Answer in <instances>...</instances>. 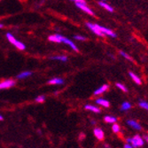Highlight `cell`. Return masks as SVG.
<instances>
[{"label":"cell","instance_id":"4dcf8cb0","mask_svg":"<svg viewBox=\"0 0 148 148\" xmlns=\"http://www.w3.org/2000/svg\"><path fill=\"white\" fill-rule=\"evenodd\" d=\"M145 139H146V141H147V142H148V135H147V136H146V137H145Z\"/></svg>","mask_w":148,"mask_h":148},{"label":"cell","instance_id":"9a60e30c","mask_svg":"<svg viewBox=\"0 0 148 148\" xmlns=\"http://www.w3.org/2000/svg\"><path fill=\"white\" fill-rule=\"evenodd\" d=\"M32 75V72L30 71H25V72H21L18 75H17V78L18 79H25L27 77H29Z\"/></svg>","mask_w":148,"mask_h":148},{"label":"cell","instance_id":"5b68a950","mask_svg":"<svg viewBox=\"0 0 148 148\" xmlns=\"http://www.w3.org/2000/svg\"><path fill=\"white\" fill-rule=\"evenodd\" d=\"M75 5L79 8V9H81L83 12H86L87 14H90V15H94V12H93V11L85 4V3H81V2H77V3H75Z\"/></svg>","mask_w":148,"mask_h":148},{"label":"cell","instance_id":"8fae6325","mask_svg":"<svg viewBox=\"0 0 148 148\" xmlns=\"http://www.w3.org/2000/svg\"><path fill=\"white\" fill-rule=\"evenodd\" d=\"M96 103H97L98 105L103 106V107H109V106H110L109 101H107L106 99H101V98L97 99H96Z\"/></svg>","mask_w":148,"mask_h":148},{"label":"cell","instance_id":"5bb4252c","mask_svg":"<svg viewBox=\"0 0 148 148\" xmlns=\"http://www.w3.org/2000/svg\"><path fill=\"white\" fill-rule=\"evenodd\" d=\"M129 74H130V76L131 77V79H132V80H133L134 82H135L137 84H142L141 79H140L137 75H135L134 73H132V72H130Z\"/></svg>","mask_w":148,"mask_h":148},{"label":"cell","instance_id":"484cf974","mask_svg":"<svg viewBox=\"0 0 148 148\" xmlns=\"http://www.w3.org/2000/svg\"><path fill=\"white\" fill-rule=\"evenodd\" d=\"M72 1H75V3H77V2H81V3H85V0H72Z\"/></svg>","mask_w":148,"mask_h":148},{"label":"cell","instance_id":"44dd1931","mask_svg":"<svg viewBox=\"0 0 148 148\" xmlns=\"http://www.w3.org/2000/svg\"><path fill=\"white\" fill-rule=\"evenodd\" d=\"M112 130H113V131L114 132V133H118L120 130H121V128H120V126L117 124V123H114V125H113V127H112Z\"/></svg>","mask_w":148,"mask_h":148},{"label":"cell","instance_id":"4fadbf2b","mask_svg":"<svg viewBox=\"0 0 148 148\" xmlns=\"http://www.w3.org/2000/svg\"><path fill=\"white\" fill-rule=\"evenodd\" d=\"M128 124H129L130 127H132L133 129L137 130H141V126H140L137 122H135V121H133V120L128 121Z\"/></svg>","mask_w":148,"mask_h":148},{"label":"cell","instance_id":"3957f363","mask_svg":"<svg viewBox=\"0 0 148 148\" xmlns=\"http://www.w3.org/2000/svg\"><path fill=\"white\" fill-rule=\"evenodd\" d=\"M127 142L129 144H130L132 145V147H139V146H142L144 145V140L138 135H136L132 138H128Z\"/></svg>","mask_w":148,"mask_h":148},{"label":"cell","instance_id":"e0dca14e","mask_svg":"<svg viewBox=\"0 0 148 148\" xmlns=\"http://www.w3.org/2000/svg\"><path fill=\"white\" fill-rule=\"evenodd\" d=\"M51 60H59V61H62L65 62L68 60V57L65 55H56V56H52L51 57Z\"/></svg>","mask_w":148,"mask_h":148},{"label":"cell","instance_id":"1f68e13d","mask_svg":"<svg viewBox=\"0 0 148 148\" xmlns=\"http://www.w3.org/2000/svg\"><path fill=\"white\" fill-rule=\"evenodd\" d=\"M102 1H106V0H102Z\"/></svg>","mask_w":148,"mask_h":148},{"label":"cell","instance_id":"ac0fdd59","mask_svg":"<svg viewBox=\"0 0 148 148\" xmlns=\"http://www.w3.org/2000/svg\"><path fill=\"white\" fill-rule=\"evenodd\" d=\"M105 122L107 123H114L117 122V118L114 117V116H110V115H107L105 117Z\"/></svg>","mask_w":148,"mask_h":148},{"label":"cell","instance_id":"cb8c5ba5","mask_svg":"<svg viewBox=\"0 0 148 148\" xmlns=\"http://www.w3.org/2000/svg\"><path fill=\"white\" fill-rule=\"evenodd\" d=\"M116 87H118L120 90H122L123 91H124V92H127V88L123 85V84H116Z\"/></svg>","mask_w":148,"mask_h":148},{"label":"cell","instance_id":"52a82bcc","mask_svg":"<svg viewBox=\"0 0 148 148\" xmlns=\"http://www.w3.org/2000/svg\"><path fill=\"white\" fill-rule=\"evenodd\" d=\"M87 27L88 28L94 33V34H96L97 36H104V35L98 29V28L96 27V24H93V23H90L88 22L87 23Z\"/></svg>","mask_w":148,"mask_h":148},{"label":"cell","instance_id":"603a6c76","mask_svg":"<svg viewBox=\"0 0 148 148\" xmlns=\"http://www.w3.org/2000/svg\"><path fill=\"white\" fill-rule=\"evenodd\" d=\"M120 54L121 55H122L123 57H124L126 60H132V59H131V57L129 55V54H127V53H125L124 51H120Z\"/></svg>","mask_w":148,"mask_h":148},{"label":"cell","instance_id":"d6986e66","mask_svg":"<svg viewBox=\"0 0 148 148\" xmlns=\"http://www.w3.org/2000/svg\"><path fill=\"white\" fill-rule=\"evenodd\" d=\"M131 107V105H130V103H129V102H123V105H122V109L123 111H127V110H129L130 108Z\"/></svg>","mask_w":148,"mask_h":148},{"label":"cell","instance_id":"6da1fadb","mask_svg":"<svg viewBox=\"0 0 148 148\" xmlns=\"http://www.w3.org/2000/svg\"><path fill=\"white\" fill-rule=\"evenodd\" d=\"M49 41L52 42V43H58V44H60V43H63L66 45H69L72 50H74L75 51H78V48L77 46L74 44L73 41H71V40H69V38H66L60 34H55V35H51L49 36L48 37Z\"/></svg>","mask_w":148,"mask_h":148},{"label":"cell","instance_id":"9c48e42d","mask_svg":"<svg viewBox=\"0 0 148 148\" xmlns=\"http://www.w3.org/2000/svg\"><path fill=\"white\" fill-rule=\"evenodd\" d=\"M108 88H109L108 85H107V84H104L101 87H99L98 90H96L95 91H94V95H95V96H99V95H100V94H103L105 91H106L107 90H108Z\"/></svg>","mask_w":148,"mask_h":148},{"label":"cell","instance_id":"ffe728a7","mask_svg":"<svg viewBox=\"0 0 148 148\" xmlns=\"http://www.w3.org/2000/svg\"><path fill=\"white\" fill-rule=\"evenodd\" d=\"M45 100V97L43 96V95H40V96H38V97L36 98V101L37 103H44Z\"/></svg>","mask_w":148,"mask_h":148},{"label":"cell","instance_id":"f1b7e54d","mask_svg":"<svg viewBox=\"0 0 148 148\" xmlns=\"http://www.w3.org/2000/svg\"><path fill=\"white\" fill-rule=\"evenodd\" d=\"M3 119H4V118H3V116H2L1 114H0V121H3Z\"/></svg>","mask_w":148,"mask_h":148},{"label":"cell","instance_id":"8992f818","mask_svg":"<svg viewBox=\"0 0 148 148\" xmlns=\"http://www.w3.org/2000/svg\"><path fill=\"white\" fill-rule=\"evenodd\" d=\"M96 27L98 28V29L104 35V36H109L111 37H116V34L114 32H113L111 29H108L105 28V27H102V26H99L98 24H96Z\"/></svg>","mask_w":148,"mask_h":148},{"label":"cell","instance_id":"4316f807","mask_svg":"<svg viewBox=\"0 0 148 148\" xmlns=\"http://www.w3.org/2000/svg\"><path fill=\"white\" fill-rule=\"evenodd\" d=\"M124 147H125V148H131V147H132V145H131L130 144H129V143H128V144L124 145Z\"/></svg>","mask_w":148,"mask_h":148},{"label":"cell","instance_id":"7c38bea8","mask_svg":"<svg viewBox=\"0 0 148 148\" xmlns=\"http://www.w3.org/2000/svg\"><path fill=\"white\" fill-rule=\"evenodd\" d=\"M84 108L86 110H89V111H91L93 113H100V108H99V107L93 106V105H86L84 106Z\"/></svg>","mask_w":148,"mask_h":148},{"label":"cell","instance_id":"7402d4cb","mask_svg":"<svg viewBox=\"0 0 148 148\" xmlns=\"http://www.w3.org/2000/svg\"><path fill=\"white\" fill-rule=\"evenodd\" d=\"M139 106L142 107V108L145 109V110H148V103L145 102V101H140L139 102Z\"/></svg>","mask_w":148,"mask_h":148},{"label":"cell","instance_id":"ba28073f","mask_svg":"<svg viewBox=\"0 0 148 148\" xmlns=\"http://www.w3.org/2000/svg\"><path fill=\"white\" fill-rule=\"evenodd\" d=\"M93 133H94V136H95L99 140H103L104 139V137H105V134L103 132V130L99 128H96L94 129L93 130Z\"/></svg>","mask_w":148,"mask_h":148},{"label":"cell","instance_id":"d4e9b609","mask_svg":"<svg viewBox=\"0 0 148 148\" xmlns=\"http://www.w3.org/2000/svg\"><path fill=\"white\" fill-rule=\"evenodd\" d=\"M74 38L75 40H78V41H85V40H86V37H84L83 36H75Z\"/></svg>","mask_w":148,"mask_h":148},{"label":"cell","instance_id":"30bf717a","mask_svg":"<svg viewBox=\"0 0 148 148\" xmlns=\"http://www.w3.org/2000/svg\"><path fill=\"white\" fill-rule=\"evenodd\" d=\"M49 84H52V85H60V84H64V80L61 79V78H52L51 79L49 82H48Z\"/></svg>","mask_w":148,"mask_h":148},{"label":"cell","instance_id":"277c9868","mask_svg":"<svg viewBox=\"0 0 148 148\" xmlns=\"http://www.w3.org/2000/svg\"><path fill=\"white\" fill-rule=\"evenodd\" d=\"M16 84V82L12 79H7L4 80L2 82H0V90H5V89H10L13 87Z\"/></svg>","mask_w":148,"mask_h":148},{"label":"cell","instance_id":"2e32d148","mask_svg":"<svg viewBox=\"0 0 148 148\" xmlns=\"http://www.w3.org/2000/svg\"><path fill=\"white\" fill-rule=\"evenodd\" d=\"M99 5L101 7H103L104 9H106V11H108V12H114L113 7H112L111 5H109L108 4H106V3H105V2H99Z\"/></svg>","mask_w":148,"mask_h":148},{"label":"cell","instance_id":"7a4b0ae2","mask_svg":"<svg viewBox=\"0 0 148 148\" xmlns=\"http://www.w3.org/2000/svg\"><path fill=\"white\" fill-rule=\"evenodd\" d=\"M6 38H7V40L12 45H14L17 49H19V50H21V51H24L25 49H26V45L22 43V42H21V41H19V40H17L16 38H15V36H13L12 33H7L6 34Z\"/></svg>","mask_w":148,"mask_h":148},{"label":"cell","instance_id":"83f0119b","mask_svg":"<svg viewBox=\"0 0 148 148\" xmlns=\"http://www.w3.org/2000/svg\"><path fill=\"white\" fill-rule=\"evenodd\" d=\"M80 137H81V138H80L81 139H83V138H84V134H83V133H82V134H81V135H80Z\"/></svg>","mask_w":148,"mask_h":148},{"label":"cell","instance_id":"f546056e","mask_svg":"<svg viewBox=\"0 0 148 148\" xmlns=\"http://www.w3.org/2000/svg\"><path fill=\"white\" fill-rule=\"evenodd\" d=\"M3 27H4V26H3V24H0V29H2Z\"/></svg>","mask_w":148,"mask_h":148}]
</instances>
